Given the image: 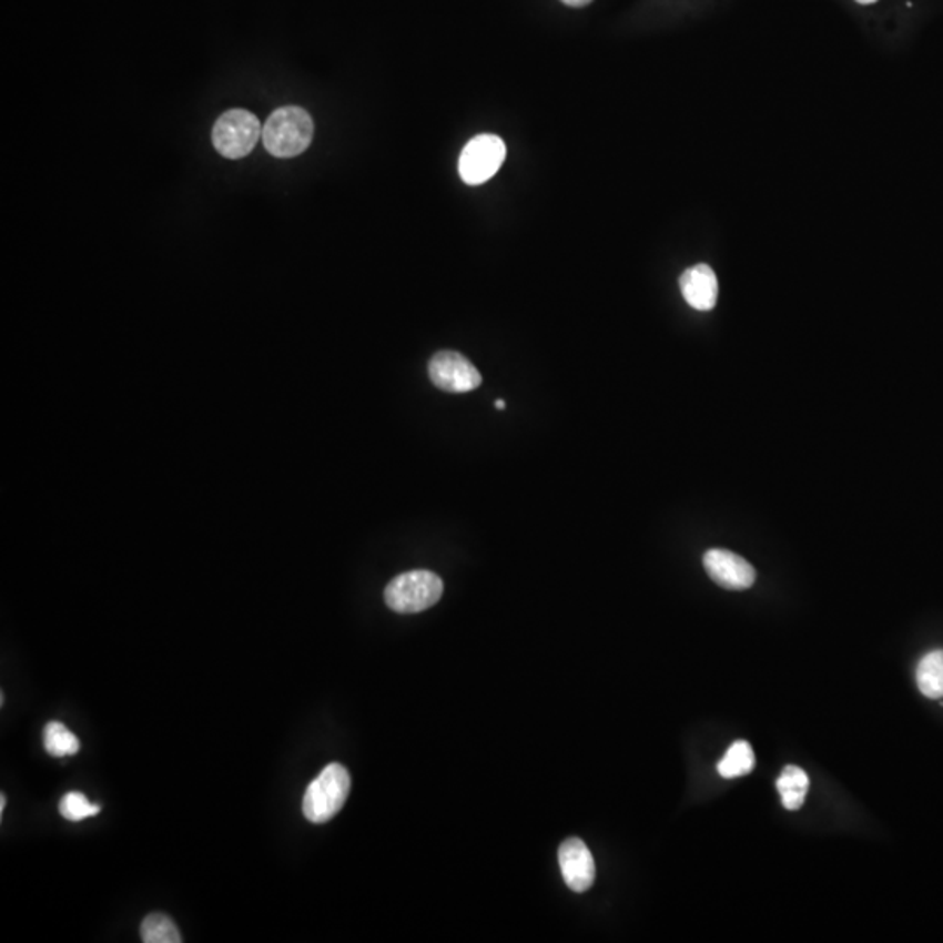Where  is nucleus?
<instances>
[{
	"label": "nucleus",
	"instance_id": "20e7f679",
	"mask_svg": "<svg viewBox=\"0 0 943 943\" xmlns=\"http://www.w3.org/2000/svg\"><path fill=\"white\" fill-rule=\"evenodd\" d=\"M261 133V123L245 109H231L215 121L212 142L227 160H242L254 151Z\"/></svg>",
	"mask_w": 943,
	"mask_h": 943
},
{
	"label": "nucleus",
	"instance_id": "2eb2a0df",
	"mask_svg": "<svg viewBox=\"0 0 943 943\" xmlns=\"http://www.w3.org/2000/svg\"><path fill=\"white\" fill-rule=\"evenodd\" d=\"M99 812L100 805L93 804L87 799V795L79 792L67 793L60 800V814L67 821H74L75 823V821L88 820V818L97 817Z\"/></svg>",
	"mask_w": 943,
	"mask_h": 943
},
{
	"label": "nucleus",
	"instance_id": "ddd939ff",
	"mask_svg": "<svg viewBox=\"0 0 943 943\" xmlns=\"http://www.w3.org/2000/svg\"><path fill=\"white\" fill-rule=\"evenodd\" d=\"M44 748L51 757H67L81 750V742L74 732H70L63 723L50 722L44 729Z\"/></svg>",
	"mask_w": 943,
	"mask_h": 943
},
{
	"label": "nucleus",
	"instance_id": "423d86ee",
	"mask_svg": "<svg viewBox=\"0 0 943 943\" xmlns=\"http://www.w3.org/2000/svg\"><path fill=\"white\" fill-rule=\"evenodd\" d=\"M428 374L439 391L452 394H467L479 388L483 383L476 365L456 352L435 353L428 364Z\"/></svg>",
	"mask_w": 943,
	"mask_h": 943
},
{
	"label": "nucleus",
	"instance_id": "0eeeda50",
	"mask_svg": "<svg viewBox=\"0 0 943 943\" xmlns=\"http://www.w3.org/2000/svg\"><path fill=\"white\" fill-rule=\"evenodd\" d=\"M706 574L714 580L718 586L730 591H744L753 586L757 580V571L753 566L741 558L738 554L726 549H711L702 558Z\"/></svg>",
	"mask_w": 943,
	"mask_h": 943
},
{
	"label": "nucleus",
	"instance_id": "9b49d317",
	"mask_svg": "<svg viewBox=\"0 0 943 943\" xmlns=\"http://www.w3.org/2000/svg\"><path fill=\"white\" fill-rule=\"evenodd\" d=\"M809 790V775L804 769L787 765L778 780V792L788 811H799L805 802Z\"/></svg>",
	"mask_w": 943,
	"mask_h": 943
},
{
	"label": "nucleus",
	"instance_id": "7ed1b4c3",
	"mask_svg": "<svg viewBox=\"0 0 943 943\" xmlns=\"http://www.w3.org/2000/svg\"><path fill=\"white\" fill-rule=\"evenodd\" d=\"M443 580L428 570L398 575L385 589V601L397 614H419L443 598Z\"/></svg>",
	"mask_w": 943,
	"mask_h": 943
},
{
	"label": "nucleus",
	"instance_id": "39448f33",
	"mask_svg": "<svg viewBox=\"0 0 943 943\" xmlns=\"http://www.w3.org/2000/svg\"><path fill=\"white\" fill-rule=\"evenodd\" d=\"M507 156V148L500 136L491 133L474 136L459 156L458 172L468 185H480L497 175Z\"/></svg>",
	"mask_w": 943,
	"mask_h": 943
},
{
	"label": "nucleus",
	"instance_id": "6e6552de",
	"mask_svg": "<svg viewBox=\"0 0 943 943\" xmlns=\"http://www.w3.org/2000/svg\"><path fill=\"white\" fill-rule=\"evenodd\" d=\"M559 866L566 886L575 893H584L592 886L596 878V865L591 851L580 839H568L559 848Z\"/></svg>",
	"mask_w": 943,
	"mask_h": 943
},
{
	"label": "nucleus",
	"instance_id": "a211bd4d",
	"mask_svg": "<svg viewBox=\"0 0 943 943\" xmlns=\"http://www.w3.org/2000/svg\"><path fill=\"white\" fill-rule=\"evenodd\" d=\"M856 2H858V4L866 6V4H874V2H878V0H856Z\"/></svg>",
	"mask_w": 943,
	"mask_h": 943
},
{
	"label": "nucleus",
	"instance_id": "9d476101",
	"mask_svg": "<svg viewBox=\"0 0 943 943\" xmlns=\"http://www.w3.org/2000/svg\"><path fill=\"white\" fill-rule=\"evenodd\" d=\"M915 680L927 699L943 698V650H933L919 660Z\"/></svg>",
	"mask_w": 943,
	"mask_h": 943
},
{
	"label": "nucleus",
	"instance_id": "1a4fd4ad",
	"mask_svg": "<svg viewBox=\"0 0 943 943\" xmlns=\"http://www.w3.org/2000/svg\"><path fill=\"white\" fill-rule=\"evenodd\" d=\"M681 294L693 310L710 312L717 306L718 280L708 264H698L680 276Z\"/></svg>",
	"mask_w": 943,
	"mask_h": 943
},
{
	"label": "nucleus",
	"instance_id": "4468645a",
	"mask_svg": "<svg viewBox=\"0 0 943 943\" xmlns=\"http://www.w3.org/2000/svg\"><path fill=\"white\" fill-rule=\"evenodd\" d=\"M142 942L145 943H181V933L169 915L151 914L144 919L140 927Z\"/></svg>",
	"mask_w": 943,
	"mask_h": 943
},
{
	"label": "nucleus",
	"instance_id": "dca6fc26",
	"mask_svg": "<svg viewBox=\"0 0 943 943\" xmlns=\"http://www.w3.org/2000/svg\"><path fill=\"white\" fill-rule=\"evenodd\" d=\"M561 2L570 6V8H584V6L591 4L592 0H561Z\"/></svg>",
	"mask_w": 943,
	"mask_h": 943
},
{
	"label": "nucleus",
	"instance_id": "6ab92c4d",
	"mask_svg": "<svg viewBox=\"0 0 943 943\" xmlns=\"http://www.w3.org/2000/svg\"><path fill=\"white\" fill-rule=\"evenodd\" d=\"M495 407H497V409H505L504 400H497V403H495Z\"/></svg>",
	"mask_w": 943,
	"mask_h": 943
},
{
	"label": "nucleus",
	"instance_id": "f03ea898",
	"mask_svg": "<svg viewBox=\"0 0 943 943\" xmlns=\"http://www.w3.org/2000/svg\"><path fill=\"white\" fill-rule=\"evenodd\" d=\"M348 771L341 763H331L304 793L303 812L306 820L315 824L327 823L345 805L349 795Z\"/></svg>",
	"mask_w": 943,
	"mask_h": 943
},
{
	"label": "nucleus",
	"instance_id": "f3484780",
	"mask_svg": "<svg viewBox=\"0 0 943 943\" xmlns=\"http://www.w3.org/2000/svg\"><path fill=\"white\" fill-rule=\"evenodd\" d=\"M6 800H8V797H6L4 793H2V795H0V817H2V814H4Z\"/></svg>",
	"mask_w": 943,
	"mask_h": 943
},
{
	"label": "nucleus",
	"instance_id": "f257e3e1",
	"mask_svg": "<svg viewBox=\"0 0 943 943\" xmlns=\"http://www.w3.org/2000/svg\"><path fill=\"white\" fill-rule=\"evenodd\" d=\"M315 124L312 115L297 105L276 109L264 124V148L275 158L300 156L312 144Z\"/></svg>",
	"mask_w": 943,
	"mask_h": 943
},
{
	"label": "nucleus",
	"instance_id": "f8f14e48",
	"mask_svg": "<svg viewBox=\"0 0 943 943\" xmlns=\"http://www.w3.org/2000/svg\"><path fill=\"white\" fill-rule=\"evenodd\" d=\"M754 768V753L750 742L736 741L727 751L726 757L718 763V774L732 780L739 775L750 774Z\"/></svg>",
	"mask_w": 943,
	"mask_h": 943
}]
</instances>
